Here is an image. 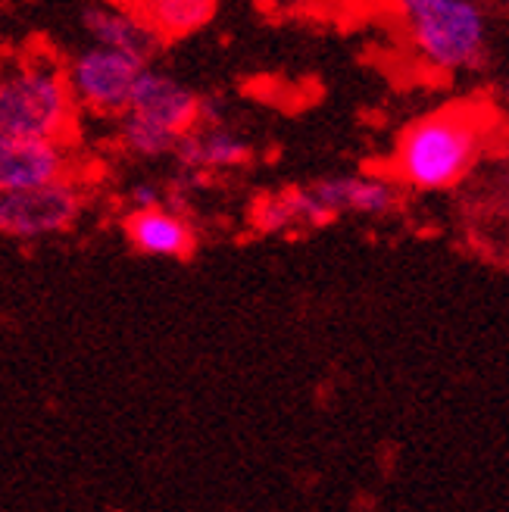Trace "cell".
Listing matches in <instances>:
<instances>
[{
    "mask_svg": "<svg viewBox=\"0 0 509 512\" xmlns=\"http://www.w3.org/2000/svg\"><path fill=\"white\" fill-rule=\"evenodd\" d=\"M79 128L66 69L47 54L0 60V132L19 138L72 141Z\"/></svg>",
    "mask_w": 509,
    "mask_h": 512,
    "instance_id": "obj_1",
    "label": "cell"
},
{
    "mask_svg": "<svg viewBox=\"0 0 509 512\" xmlns=\"http://www.w3.org/2000/svg\"><path fill=\"white\" fill-rule=\"evenodd\" d=\"M481 147L472 116L428 113L403 128L394 147V182L413 191H447L469 175Z\"/></svg>",
    "mask_w": 509,
    "mask_h": 512,
    "instance_id": "obj_2",
    "label": "cell"
},
{
    "mask_svg": "<svg viewBox=\"0 0 509 512\" xmlns=\"http://www.w3.org/2000/svg\"><path fill=\"white\" fill-rule=\"evenodd\" d=\"M400 22L422 63L463 72L485 60L488 13L478 0H394Z\"/></svg>",
    "mask_w": 509,
    "mask_h": 512,
    "instance_id": "obj_3",
    "label": "cell"
},
{
    "mask_svg": "<svg viewBox=\"0 0 509 512\" xmlns=\"http://www.w3.org/2000/svg\"><path fill=\"white\" fill-rule=\"evenodd\" d=\"M88 185L79 175H63L22 191L0 194V235L13 241H44L72 232L88 210Z\"/></svg>",
    "mask_w": 509,
    "mask_h": 512,
    "instance_id": "obj_4",
    "label": "cell"
},
{
    "mask_svg": "<svg viewBox=\"0 0 509 512\" xmlns=\"http://www.w3.org/2000/svg\"><path fill=\"white\" fill-rule=\"evenodd\" d=\"M147 63L150 60L138 54H125V50H110L88 41L79 50H72L63 69L79 113L110 116V119L125 113L132 88Z\"/></svg>",
    "mask_w": 509,
    "mask_h": 512,
    "instance_id": "obj_5",
    "label": "cell"
},
{
    "mask_svg": "<svg viewBox=\"0 0 509 512\" xmlns=\"http://www.w3.org/2000/svg\"><path fill=\"white\" fill-rule=\"evenodd\" d=\"M125 110L138 113L147 122H154V125L166 128V132L182 138L188 128L197 125L200 94L185 79H178L175 72L147 63L144 72L138 75L132 97H129V107Z\"/></svg>",
    "mask_w": 509,
    "mask_h": 512,
    "instance_id": "obj_6",
    "label": "cell"
},
{
    "mask_svg": "<svg viewBox=\"0 0 509 512\" xmlns=\"http://www.w3.org/2000/svg\"><path fill=\"white\" fill-rule=\"evenodd\" d=\"M72 175V141L19 138L0 132V194Z\"/></svg>",
    "mask_w": 509,
    "mask_h": 512,
    "instance_id": "obj_7",
    "label": "cell"
},
{
    "mask_svg": "<svg viewBox=\"0 0 509 512\" xmlns=\"http://www.w3.org/2000/svg\"><path fill=\"white\" fill-rule=\"evenodd\" d=\"M172 160L178 172H188L197 178H210L222 172H235L253 160V144L232 122L219 125H194L178 138Z\"/></svg>",
    "mask_w": 509,
    "mask_h": 512,
    "instance_id": "obj_8",
    "label": "cell"
},
{
    "mask_svg": "<svg viewBox=\"0 0 509 512\" xmlns=\"http://www.w3.org/2000/svg\"><path fill=\"white\" fill-rule=\"evenodd\" d=\"M325 213L338 216H388L400 203V185L394 175L381 172H338L310 185Z\"/></svg>",
    "mask_w": 509,
    "mask_h": 512,
    "instance_id": "obj_9",
    "label": "cell"
},
{
    "mask_svg": "<svg viewBox=\"0 0 509 512\" xmlns=\"http://www.w3.org/2000/svg\"><path fill=\"white\" fill-rule=\"evenodd\" d=\"M122 232L132 250L154 260H188L197 250V228L178 207L132 210L122 222Z\"/></svg>",
    "mask_w": 509,
    "mask_h": 512,
    "instance_id": "obj_10",
    "label": "cell"
},
{
    "mask_svg": "<svg viewBox=\"0 0 509 512\" xmlns=\"http://www.w3.org/2000/svg\"><path fill=\"white\" fill-rule=\"evenodd\" d=\"M79 29L88 44L125 50V54H138L144 60L154 57L160 47L157 35L116 0H85L79 7Z\"/></svg>",
    "mask_w": 509,
    "mask_h": 512,
    "instance_id": "obj_11",
    "label": "cell"
},
{
    "mask_svg": "<svg viewBox=\"0 0 509 512\" xmlns=\"http://www.w3.org/2000/svg\"><path fill=\"white\" fill-rule=\"evenodd\" d=\"M328 222H332V216L325 213V207L310 185L272 191L260 197L257 207H253V225H257V232L263 235L313 232V228H325Z\"/></svg>",
    "mask_w": 509,
    "mask_h": 512,
    "instance_id": "obj_12",
    "label": "cell"
},
{
    "mask_svg": "<svg viewBox=\"0 0 509 512\" xmlns=\"http://www.w3.org/2000/svg\"><path fill=\"white\" fill-rule=\"evenodd\" d=\"M116 4L132 10L160 44L197 35L219 10V0H116Z\"/></svg>",
    "mask_w": 509,
    "mask_h": 512,
    "instance_id": "obj_13",
    "label": "cell"
},
{
    "mask_svg": "<svg viewBox=\"0 0 509 512\" xmlns=\"http://www.w3.org/2000/svg\"><path fill=\"white\" fill-rule=\"evenodd\" d=\"M116 144L125 157H132L138 163H160V160H172L178 135L125 110L116 116Z\"/></svg>",
    "mask_w": 509,
    "mask_h": 512,
    "instance_id": "obj_14",
    "label": "cell"
},
{
    "mask_svg": "<svg viewBox=\"0 0 509 512\" xmlns=\"http://www.w3.org/2000/svg\"><path fill=\"white\" fill-rule=\"evenodd\" d=\"M125 203L132 210H154V207H166L169 203V191L157 178H135V182L125 188Z\"/></svg>",
    "mask_w": 509,
    "mask_h": 512,
    "instance_id": "obj_15",
    "label": "cell"
},
{
    "mask_svg": "<svg viewBox=\"0 0 509 512\" xmlns=\"http://www.w3.org/2000/svg\"><path fill=\"white\" fill-rule=\"evenodd\" d=\"M197 122H200V125H219V122H228V107H225V100L216 97V94H200Z\"/></svg>",
    "mask_w": 509,
    "mask_h": 512,
    "instance_id": "obj_16",
    "label": "cell"
},
{
    "mask_svg": "<svg viewBox=\"0 0 509 512\" xmlns=\"http://www.w3.org/2000/svg\"><path fill=\"white\" fill-rule=\"evenodd\" d=\"M494 4H500V7H506V10H509V0H494Z\"/></svg>",
    "mask_w": 509,
    "mask_h": 512,
    "instance_id": "obj_17",
    "label": "cell"
},
{
    "mask_svg": "<svg viewBox=\"0 0 509 512\" xmlns=\"http://www.w3.org/2000/svg\"><path fill=\"white\" fill-rule=\"evenodd\" d=\"M506 97H509V85H506Z\"/></svg>",
    "mask_w": 509,
    "mask_h": 512,
    "instance_id": "obj_18",
    "label": "cell"
}]
</instances>
